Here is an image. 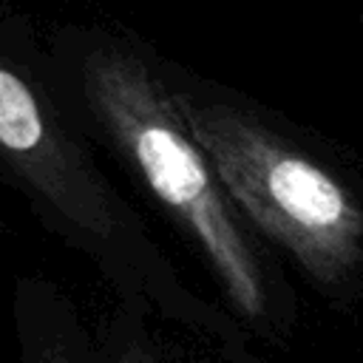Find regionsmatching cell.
Instances as JSON below:
<instances>
[{"instance_id": "cell-1", "label": "cell", "mask_w": 363, "mask_h": 363, "mask_svg": "<svg viewBox=\"0 0 363 363\" xmlns=\"http://www.w3.org/2000/svg\"><path fill=\"white\" fill-rule=\"evenodd\" d=\"M85 96L150 193L196 238L230 303L267 315V278L210 156L190 133L176 94L130 51L102 45L82 65Z\"/></svg>"}, {"instance_id": "cell-2", "label": "cell", "mask_w": 363, "mask_h": 363, "mask_svg": "<svg viewBox=\"0 0 363 363\" xmlns=\"http://www.w3.org/2000/svg\"><path fill=\"white\" fill-rule=\"evenodd\" d=\"M230 201L323 286L363 267V204L352 190L261 119L224 102L176 94Z\"/></svg>"}, {"instance_id": "cell-3", "label": "cell", "mask_w": 363, "mask_h": 363, "mask_svg": "<svg viewBox=\"0 0 363 363\" xmlns=\"http://www.w3.org/2000/svg\"><path fill=\"white\" fill-rule=\"evenodd\" d=\"M0 159L74 230L108 241L119 227L111 190L40 88L0 54Z\"/></svg>"}, {"instance_id": "cell-4", "label": "cell", "mask_w": 363, "mask_h": 363, "mask_svg": "<svg viewBox=\"0 0 363 363\" xmlns=\"http://www.w3.org/2000/svg\"><path fill=\"white\" fill-rule=\"evenodd\" d=\"M23 363H77L60 343H31L23 346Z\"/></svg>"}, {"instance_id": "cell-5", "label": "cell", "mask_w": 363, "mask_h": 363, "mask_svg": "<svg viewBox=\"0 0 363 363\" xmlns=\"http://www.w3.org/2000/svg\"><path fill=\"white\" fill-rule=\"evenodd\" d=\"M116 363H159L150 343H145L142 337H128L122 340L119 352H116Z\"/></svg>"}]
</instances>
